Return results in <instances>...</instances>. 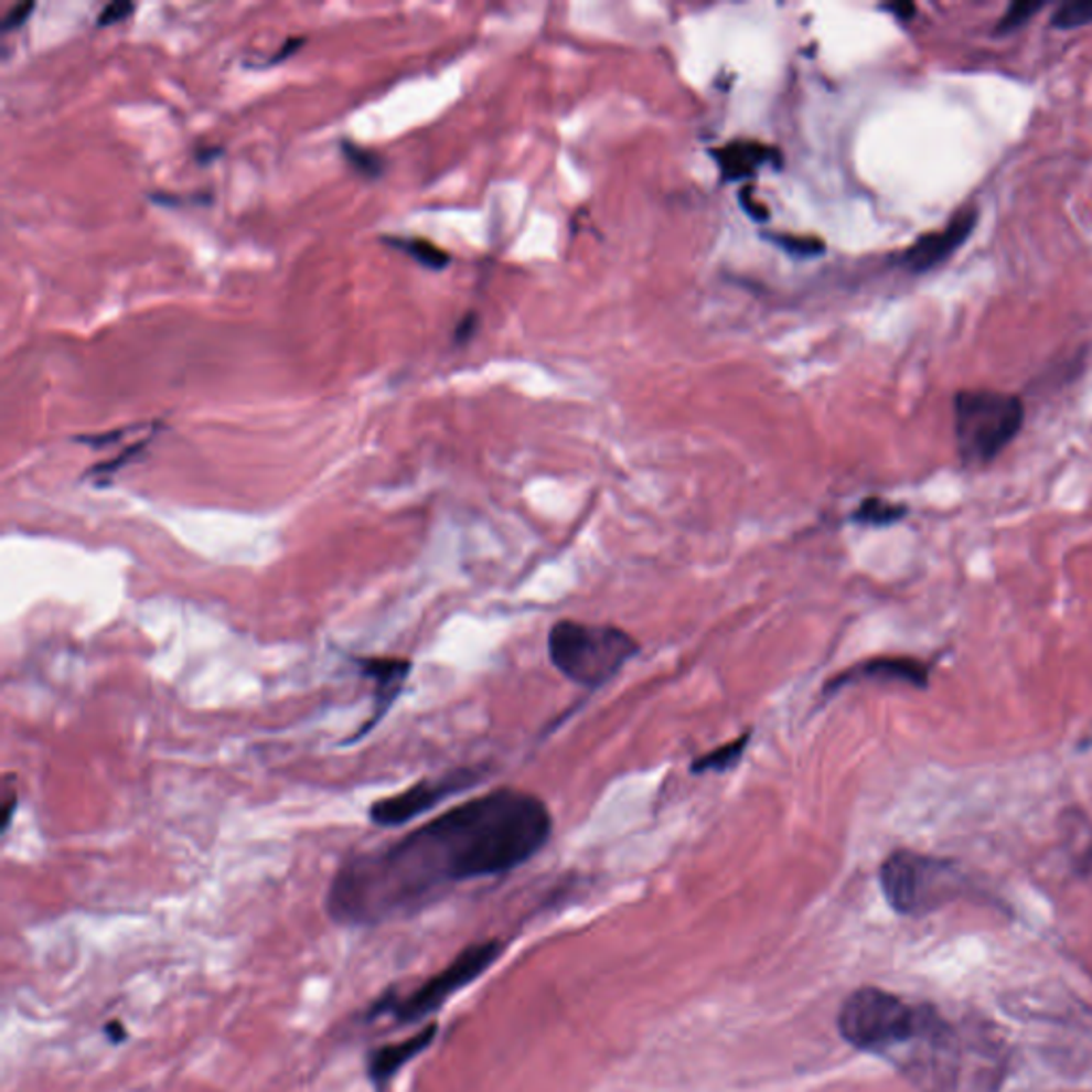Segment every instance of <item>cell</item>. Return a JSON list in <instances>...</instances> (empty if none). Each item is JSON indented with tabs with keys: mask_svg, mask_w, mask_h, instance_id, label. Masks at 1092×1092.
I'll return each mask as SVG.
<instances>
[{
	"mask_svg": "<svg viewBox=\"0 0 1092 1092\" xmlns=\"http://www.w3.org/2000/svg\"><path fill=\"white\" fill-rule=\"evenodd\" d=\"M545 801L516 788L457 804L381 849L335 870L324 907L340 927H378L417 916L463 881L532 860L550 838Z\"/></svg>",
	"mask_w": 1092,
	"mask_h": 1092,
	"instance_id": "cell-1",
	"label": "cell"
},
{
	"mask_svg": "<svg viewBox=\"0 0 1092 1092\" xmlns=\"http://www.w3.org/2000/svg\"><path fill=\"white\" fill-rule=\"evenodd\" d=\"M838 1030L849 1046L870 1054L888 1057L907 1046L948 1059L954 1052V1035L932 1007L909 1005L881 988H860L847 996L838 1011Z\"/></svg>",
	"mask_w": 1092,
	"mask_h": 1092,
	"instance_id": "cell-2",
	"label": "cell"
},
{
	"mask_svg": "<svg viewBox=\"0 0 1092 1092\" xmlns=\"http://www.w3.org/2000/svg\"><path fill=\"white\" fill-rule=\"evenodd\" d=\"M546 649L550 664L568 681L596 689L632 662L641 644L614 625L564 619L548 630Z\"/></svg>",
	"mask_w": 1092,
	"mask_h": 1092,
	"instance_id": "cell-3",
	"label": "cell"
},
{
	"mask_svg": "<svg viewBox=\"0 0 1092 1092\" xmlns=\"http://www.w3.org/2000/svg\"><path fill=\"white\" fill-rule=\"evenodd\" d=\"M1025 406L1020 397L973 388L954 397V431L959 454L966 465H986L1020 433Z\"/></svg>",
	"mask_w": 1092,
	"mask_h": 1092,
	"instance_id": "cell-4",
	"label": "cell"
},
{
	"mask_svg": "<svg viewBox=\"0 0 1092 1092\" xmlns=\"http://www.w3.org/2000/svg\"><path fill=\"white\" fill-rule=\"evenodd\" d=\"M879 884L897 913L922 916L956 899L964 888V877L950 860L897 849L879 868Z\"/></svg>",
	"mask_w": 1092,
	"mask_h": 1092,
	"instance_id": "cell-5",
	"label": "cell"
},
{
	"mask_svg": "<svg viewBox=\"0 0 1092 1092\" xmlns=\"http://www.w3.org/2000/svg\"><path fill=\"white\" fill-rule=\"evenodd\" d=\"M500 954H502L500 941L474 943L463 952H459L454 961L447 964L442 971H438L425 984L415 988L413 995L399 996L395 993H386L370 1007L367 1018L374 1020L381 1016H390L397 1025H417L420 1020L433 1016L450 996L457 995L459 991L477 982L482 973L500 959Z\"/></svg>",
	"mask_w": 1092,
	"mask_h": 1092,
	"instance_id": "cell-6",
	"label": "cell"
},
{
	"mask_svg": "<svg viewBox=\"0 0 1092 1092\" xmlns=\"http://www.w3.org/2000/svg\"><path fill=\"white\" fill-rule=\"evenodd\" d=\"M484 779L481 767H463L445 772L436 779H420L415 785L381 799L370 806V822L383 828H399L418 815L445 803L450 796L477 788Z\"/></svg>",
	"mask_w": 1092,
	"mask_h": 1092,
	"instance_id": "cell-7",
	"label": "cell"
},
{
	"mask_svg": "<svg viewBox=\"0 0 1092 1092\" xmlns=\"http://www.w3.org/2000/svg\"><path fill=\"white\" fill-rule=\"evenodd\" d=\"M351 662H353L356 673L374 685L372 687L374 703H372L370 717L363 721L361 728H356L353 737L346 739V745H354V742L365 739L370 732H374V728L381 726V721L388 715V710L402 696L406 681L413 673V660H406V657L351 655Z\"/></svg>",
	"mask_w": 1092,
	"mask_h": 1092,
	"instance_id": "cell-8",
	"label": "cell"
},
{
	"mask_svg": "<svg viewBox=\"0 0 1092 1092\" xmlns=\"http://www.w3.org/2000/svg\"><path fill=\"white\" fill-rule=\"evenodd\" d=\"M929 678H931V664L918 657H909V655L870 657L836 673L824 685V694L833 696L849 685H858L867 681H888V683H907L913 687H927Z\"/></svg>",
	"mask_w": 1092,
	"mask_h": 1092,
	"instance_id": "cell-9",
	"label": "cell"
},
{
	"mask_svg": "<svg viewBox=\"0 0 1092 1092\" xmlns=\"http://www.w3.org/2000/svg\"><path fill=\"white\" fill-rule=\"evenodd\" d=\"M975 225H977V210L966 207L963 212H959L945 228L922 235L913 246H909L900 257V265L913 274L931 271L963 246Z\"/></svg>",
	"mask_w": 1092,
	"mask_h": 1092,
	"instance_id": "cell-10",
	"label": "cell"
},
{
	"mask_svg": "<svg viewBox=\"0 0 1092 1092\" xmlns=\"http://www.w3.org/2000/svg\"><path fill=\"white\" fill-rule=\"evenodd\" d=\"M438 1035V1025H427V1027L420 1028L418 1032H415L413 1037L408 1039H402L397 1043H386V1046H378L374 1050L367 1052V1060H365V1073H367V1080L372 1082L374 1091L386 1092L390 1080L413 1060L420 1057L436 1039Z\"/></svg>",
	"mask_w": 1092,
	"mask_h": 1092,
	"instance_id": "cell-11",
	"label": "cell"
},
{
	"mask_svg": "<svg viewBox=\"0 0 1092 1092\" xmlns=\"http://www.w3.org/2000/svg\"><path fill=\"white\" fill-rule=\"evenodd\" d=\"M710 154H713V159L719 164V171H721L724 180H728V182H737V180H742V178H749L760 167H764L769 162H777V159H779V150H774V148L767 146V143L753 141V139L730 141V143L713 150Z\"/></svg>",
	"mask_w": 1092,
	"mask_h": 1092,
	"instance_id": "cell-12",
	"label": "cell"
},
{
	"mask_svg": "<svg viewBox=\"0 0 1092 1092\" xmlns=\"http://www.w3.org/2000/svg\"><path fill=\"white\" fill-rule=\"evenodd\" d=\"M749 740H751V730L740 735L735 740L730 742H724L719 747H715L713 751H708L705 756L696 758L689 767V771L694 774H707V772H728L732 771L735 767H739L747 747H749Z\"/></svg>",
	"mask_w": 1092,
	"mask_h": 1092,
	"instance_id": "cell-13",
	"label": "cell"
},
{
	"mask_svg": "<svg viewBox=\"0 0 1092 1092\" xmlns=\"http://www.w3.org/2000/svg\"><path fill=\"white\" fill-rule=\"evenodd\" d=\"M388 246H395L397 250L406 253L408 257L415 258L422 267L440 271L449 267L450 255L442 250L440 246L422 239V237H383Z\"/></svg>",
	"mask_w": 1092,
	"mask_h": 1092,
	"instance_id": "cell-14",
	"label": "cell"
},
{
	"mask_svg": "<svg viewBox=\"0 0 1092 1092\" xmlns=\"http://www.w3.org/2000/svg\"><path fill=\"white\" fill-rule=\"evenodd\" d=\"M907 513H909V508L904 504L888 502L884 497H867L852 513V521L863 523V525H872V527H884V525L899 523Z\"/></svg>",
	"mask_w": 1092,
	"mask_h": 1092,
	"instance_id": "cell-15",
	"label": "cell"
},
{
	"mask_svg": "<svg viewBox=\"0 0 1092 1092\" xmlns=\"http://www.w3.org/2000/svg\"><path fill=\"white\" fill-rule=\"evenodd\" d=\"M340 150H342L344 159L349 161V164L353 167L354 171L361 173V175H365V178H378L383 173V169H385V159L378 152L367 150V148L354 143L351 139H344L340 143Z\"/></svg>",
	"mask_w": 1092,
	"mask_h": 1092,
	"instance_id": "cell-16",
	"label": "cell"
},
{
	"mask_svg": "<svg viewBox=\"0 0 1092 1092\" xmlns=\"http://www.w3.org/2000/svg\"><path fill=\"white\" fill-rule=\"evenodd\" d=\"M148 442H150V438L137 440V442H132L130 447H125V449L120 450L116 457H111L109 461H103V463L93 465V468L88 470V479H95L98 484L109 481V479H111V477H114L120 468H125V465L129 463L132 457H137L141 450L146 449V445H148Z\"/></svg>",
	"mask_w": 1092,
	"mask_h": 1092,
	"instance_id": "cell-17",
	"label": "cell"
},
{
	"mask_svg": "<svg viewBox=\"0 0 1092 1092\" xmlns=\"http://www.w3.org/2000/svg\"><path fill=\"white\" fill-rule=\"evenodd\" d=\"M1092 24V0L1086 2H1067L1052 18V26L1057 29H1080Z\"/></svg>",
	"mask_w": 1092,
	"mask_h": 1092,
	"instance_id": "cell-18",
	"label": "cell"
},
{
	"mask_svg": "<svg viewBox=\"0 0 1092 1092\" xmlns=\"http://www.w3.org/2000/svg\"><path fill=\"white\" fill-rule=\"evenodd\" d=\"M774 244H779L785 253L796 257H815L824 253V242L817 237H799V235H772Z\"/></svg>",
	"mask_w": 1092,
	"mask_h": 1092,
	"instance_id": "cell-19",
	"label": "cell"
},
{
	"mask_svg": "<svg viewBox=\"0 0 1092 1092\" xmlns=\"http://www.w3.org/2000/svg\"><path fill=\"white\" fill-rule=\"evenodd\" d=\"M1043 4L1041 2H1028V0H1020V2H1014L1007 13L1000 18L998 26H996V33H1009L1014 29H1020L1025 22H1028L1032 18V13H1037Z\"/></svg>",
	"mask_w": 1092,
	"mask_h": 1092,
	"instance_id": "cell-20",
	"label": "cell"
},
{
	"mask_svg": "<svg viewBox=\"0 0 1092 1092\" xmlns=\"http://www.w3.org/2000/svg\"><path fill=\"white\" fill-rule=\"evenodd\" d=\"M135 11V4L129 2V0H114L109 4H105L97 15L98 26H109V24H116L120 20H125L127 15H130Z\"/></svg>",
	"mask_w": 1092,
	"mask_h": 1092,
	"instance_id": "cell-21",
	"label": "cell"
},
{
	"mask_svg": "<svg viewBox=\"0 0 1092 1092\" xmlns=\"http://www.w3.org/2000/svg\"><path fill=\"white\" fill-rule=\"evenodd\" d=\"M33 9V0H26V2H18V4H13V7L4 13V18H2V33H9V31L18 29L20 24H24V20L29 18V13H31Z\"/></svg>",
	"mask_w": 1092,
	"mask_h": 1092,
	"instance_id": "cell-22",
	"label": "cell"
},
{
	"mask_svg": "<svg viewBox=\"0 0 1092 1092\" xmlns=\"http://www.w3.org/2000/svg\"><path fill=\"white\" fill-rule=\"evenodd\" d=\"M740 203H742V210H745V212H747L753 221H767V218H769V210H767L760 201H756V199L751 196V189H745V191L740 193Z\"/></svg>",
	"mask_w": 1092,
	"mask_h": 1092,
	"instance_id": "cell-23",
	"label": "cell"
},
{
	"mask_svg": "<svg viewBox=\"0 0 1092 1092\" xmlns=\"http://www.w3.org/2000/svg\"><path fill=\"white\" fill-rule=\"evenodd\" d=\"M303 43H306V39H303V36H289V39H285L282 47L278 50V54H274V56L267 61V65H278V63L287 61V58L292 56V54H295V52H297Z\"/></svg>",
	"mask_w": 1092,
	"mask_h": 1092,
	"instance_id": "cell-24",
	"label": "cell"
},
{
	"mask_svg": "<svg viewBox=\"0 0 1092 1092\" xmlns=\"http://www.w3.org/2000/svg\"><path fill=\"white\" fill-rule=\"evenodd\" d=\"M474 329H477V314H474V312H470V314H465V319H463V321L457 324V331H454V342H457V344L468 342V340L472 338Z\"/></svg>",
	"mask_w": 1092,
	"mask_h": 1092,
	"instance_id": "cell-25",
	"label": "cell"
},
{
	"mask_svg": "<svg viewBox=\"0 0 1092 1092\" xmlns=\"http://www.w3.org/2000/svg\"><path fill=\"white\" fill-rule=\"evenodd\" d=\"M15 803H18V796L13 790H9V785H4V801H2V831L9 828L11 824V817H13V811H15Z\"/></svg>",
	"mask_w": 1092,
	"mask_h": 1092,
	"instance_id": "cell-26",
	"label": "cell"
},
{
	"mask_svg": "<svg viewBox=\"0 0 1092 1092\" xmlns=\"http://www.w3.org/2000/svg\"><path fill=\"white\" fill-rule=\"evenodd\" d=\"M105 1035L109 1037V1041H111V1043H122V1041L127 1039V1030H125V1025H122V1023H118V1020H114V1023H109V1025L105 1027Z\"/></svg>",
	"mask_w": 1092,
	"mask_h": 1092,
	"instance_id": "cell-27",
	"label": "cell"
},
{
	"mask_svg": "<svg viewBox=\"0 0 1092 1092\" xmlns=\"http://www.w3.org/2000/svg\"><path fill=\"white\" fill-rule=\"evenodd\" d=\"M888 9H890L892 13H897V18H900V20H911V18H913V13H916V4H911V2L890 4Z\"/></svg>",
	"mask_w": 1092,
	"mask_h": 1092,
	"instance_id": "cell-28",
	"label": "cell"
}]
</instances>
